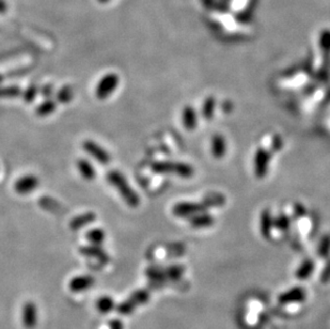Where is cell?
<instances>
[{
    "label": "cell",
    "instance_id": "ffe728a7",
    "mask_svg": "<svg viewBox=\"0 0 330 329\" xmlns=\"http://www.w3.org/2000/svg\"><path fill=\"white\" fill-rule=\"evenodd\" d=\"M227 151L226 141L223 136L215 135L212 139V153L216 158H223Z\"/></svg>",
    "mask_w": 330,
    "mask_h": 329
},
{
    "label": "cell",
    "instance_id": "6da1fadb",
    "mask_svg": "<svg viewBox=\"0 0 330 329\" xmlns=\"http://www.w3.org/2000/svg\"><path fill=\"white\" fill-rule=\"evenodd\" d=\"M106 179L109 184H112L117 189L120 196L123 198V200L130 208H137L140 204V198L138 193L131 188L125 177L120 171H118V170H110L106 176Z\"/></svg>",
    "mask_w": 330,
    "mask_h": 329
},
{
    "label": "cell",
    "instance_id": "9c48e42d",
    "mask_svg": "<svg viewBox=\"0 0 330 329\" xmlns=\"http://www.w3.org/2000/svg\"><path fill=\"white\" fill-rule=\"evenodd\" d=\"M305 298H307V293H305V291L301 287H295L281 294L278 297V301L281 304L299 303L304 301Z\"/></svg>",
    "mask_w": 330,
    "mask_h": 329
},
{
    "label": "cell",
    "instance_id": "2e32d148",
    "mask_svg": "<svg viewBox=\"0 0 330 329\" xmlns=\"http://www.w3.org/2000/svg\"><path fill=\"white\" fill-rule=\"evenodd\" d=\"M214 222V217L205 212L195 214L192 217H190V224L194 228H209L213 226Z\"/></svg>",
    "mask_w": 330,
    "mask_h": 329
},
{
    "label": "cell",
    "instance_id": "e0dca14e",
    "mask_svg": "<svg viewBox=\"0 0 330 329\" xmlns=\"http://www.w3.org/2000/svg\"><path fill=\"white\" fill-rule=\"evenodd\" d=\"M182 121L183 125L188 130H192L193 128H195V126H197V115H195V112L193 111L192 107L187 106L183 109Z\"/></svg>",
    "mask_w": 330,
    "mask_h": 329
},
{
    "label": "cell",
    "instance_id": "f1b7e54d",
    "mask_svg": "<svg viewBox=\"0 0 330 329\" xmlns=\"http://www.w3.org/2000/svg\"><path fill=\"white\" fill-rule=\"evenodd\" d=\"M317 253L321 258H328L329 254H330V234L325 235L320 244H319V247H317Z\"/></svg>",
    "mask_w": 330,
    "mask_h": 329
},
{
    "label": "cell",
    "instance_id": "d4e9b609",
    "mask_svg": "<svg viewBox=\"0 0 330 329\" xmlns=\"http://www.w3.org/2000/svg\"><path fill=\"white\" fill-rule=\"evenodd\" d=\"M21 94V90L17 86L0 87V99H15Z\"/></svg>",
    "mask_w": 330,
    "mask_h": 329
},
{
    "label": "cell",
    "instance_id": "5bb4252c",
    "mask_svg": "<svg viewBox=\"0 0 330 329\" xmlns=\"http://www.w3.org/2000/svg\"><path fill=\"white\" fill-rule=\"evenodd\" d=\"M79 251L81 254L85 255V257L96 258L97 260H100L104 263H107L109 261V255L100 246H96V245L84 246V247H80Z\"/></svg>",
    "mask_w": 330,
    "mask_h": 329
},
{
    "label": "cell",
    "instance_id": "603a6c76",
    "mask_svg": "<svg viewBox=\"0 0 330 329\" xmlns=\"http://www.w3.org/2000/svg\"><path fill=\"white\" fill-rule=\"evenodd\" d=\"M96 308L97 311L103 314L112 312L115 308V300L110 296H102L96 301Z\"/></svg>",
    "mask_w": 330,
    "mask_h": 329
},
{
    "label": "cell",
    "instance_id": "52a82bcc",
    "mask_svg": "<svg viewBox=\"0 0 330 329\" xmlns=\"http://www.w3.org/2000/svg\"><path fill=\"white\" fill-rule=\"evenodd\" d=\"M206 208L203 203L197 202H179L173 206V214L177 217H192L195 214L205 212Z\"/></svg>",
    "mask_w": 330,
    "mask_h": 329
},
{
    "label": "cell",
    "instance_id": "cb8c5ba5",
    "mask_svg": "<svg viewBox=\"0 0 330 329\" xmlns=\"http://www.w3.org/2000/svg\"><path fill=\"white\" fill-rule=\"evenodd\" d=\"M74 97V90L71 86H63L57 93V101L61 104L70 103Z\"/></svg>",
    "mask_w": 330,
    "mask_h": 329
},
{
    "label": "cell",
    "instance_id": "d6a6232c",
    "mask_svg": "<svg viewBox=\"0 0 330 329\" xmlns=\"http://www.w3.org/2000/svg\"><path fill=\"white\" fill-rule=\"evenodd\" d=\"M321 282H323L325 284L330 282V259H328V261L326 262L324 269L321 273Z\"/></svg>",
    "mask_w": 330,
    "mask_h": 329
},
{
    "label": "cell",
    "instance_id": "f546056e",
    "mask_svg": "<svg viewBox=\"0 0 330 329\" xmlns=\"http://www.w3.org/2000/svg\"><path fill=\"white\" fill-rule=\"evenodd\" d=\"M273 228L280 230L281 232H287L290 228V219L289 216H279L274 219V226Z\"/></svg>",
    "mask_w": 330,
    "mask_h": 329
},
{
    "label": "cell",
    "instance_id": "d590c367",
    "mask_svg": "<svg viewBox=\"0 0 330 329\" xmlns=\"http://www.w3.org/2000/svg\"><path fill=\"white\" fill-rule=\"evenodd\" d=\"M8 11V4L5 0H0V14H5Z\"/></svg>",
    "mask_w": 330,
    "mask_h": 329
},
{
    "label": "cell",
    "instance_id": "8d00e7d4",
    "mask_svg": "<svg viewBox=\"0 0 330 329\" xmlns=\"http://www.w3.org/2000/svg\"><path fill=\"white\" fill-rule=\"evenodd\" d=\"M97 2L101 3V4H107L109 2V0H97Z\"/></svg>",
    "mask_w": 330,
    "mask_h": 329
},
{
    "label": "cell",
    "instance_id": "4316f807",
    "mask_svg": "<svg viewBox=\"0 0 330 329\" xmlns=\"http://www.w3.org/2000/svg\"><path fill=\"white\" fill-rule=\"evenodd\" d=\"M146 276H148L149 279H151L152 281H157V282H163L166 278L165 275V270L160 269V267H150V269L146 270L145 272Z\"/></svg>",
    "mask_w": 330,
    "mask_h": 329
},
{
    "label": "cell",
    "instance_id": "30bf717a",
    "mask_svg": "<svg viewBox=\"0 0 330 329\" xmlns=\"http://www.w3.org/2000/svg\"><path fill=\"white\" fill-rule=\"evenodd\" d=\"M21 322L27 329H33L38 323V308L35 303L27 302L21 310Z\"/></svg>",
    "mask_w": 330,
    "mask_h": 329
},
{
    "label": "cell",
    "instance_id": "e575fe53",
    "mask_svg": "<svg viewBox=\"0 0 330 329\" xmlns=\"http://www.w3.org/2000/svg\"><path fill=\"white\" fill-rule=\"evenodd\" d=\"M110 329H123V324L121 321H113L110 323Z\"/></svg>",
    "mask_w": 330,
    "mask_h": 329
},
{
    "label": "cell",
    "instance_id": "277c9868",
    "mask_svg": "<svg viewBox=\"0 0 330 329\" xmlns=\"http://www.w3.org/2000/svg\"><path fill=\"white\" fill-rule=\"evenodd\" d=\"M150 299V293L146 290H139L133 293L131 296L119 306V312L122 314H129L136 307L148 302Z\"/></svg>",
    "mask_w": 330,
    "mask_h": 329
},
{
    "label": "cell",
    "instance_id": "8fae6325",
    "mask_svg": "<svg viewBox=\"0 0 330 329\" xmlns=\"http://www.w3.org/2000/svg\"><path fill=\"white\" fill-rule=\"evenodd\" d=\"M95 282V279L90 275H80L71 279L69 288L72 292H81L91 288Z\"/></svg>",
    "mask_w": 330,
    "mask_h": 329
},
{
    "label": "cell",
    "instance_id": "44dd1931",
    "mask_svg": "<svg viewBox=\"0 0 330 329\" xmlns=\"http://www.w3.org/2000/svg\"><path fill=\"white\" fill-rule=\"evenodd\" d=\"M57 109V103L56 101L48 99L45 100L43 103H41L38 107L35 108V114L38 117H47L52 115Z\"/></svg>",
    "mask_w": 330,
    "mask_h": 329
},
{
    "label": "cell",
    "instance_id": "9a60e30c",
    "mask_svg": "<svg viewBox=\"0 0 330 329\" xmlns=\"http://www.w3.org/2000/svg\"><path fill=\"white\" fill-rule=\"evenodd\" d=\"M273 226H274V219L268 210H265L261 214V219H260V229H261V233L265 238H270L272 236V231H273Z\"/></svg>",
    "mask_w": 330,
    "mask_h": 329
},
{
    "label": "cell",
    "instance_id": "ac0fdd59",
    "mask_svg": "<svg viewBox=\"0 0 330 329\" xmlns=\"http://www.w3.org/2000/svg\"><path fill=\"white\" fill-rule=\"evenodd\" d=\"M315 269V264L312 260L308 259V260H304L300 265L298 269L296 270L295 273V277L299 280H307L311 277V275L313 274Z\"/></svg>",
    "mask_w": 330,
    "mask_h": 329
},
{
    "label": "cell",
    "instance_id": "836d02e7",
    "mask_svg": "<svg viewBox=\"0 0 330 329\" xmlns=\"http://www.w3.org/2000/svg\"><path fill=\"white\" fill-rule=\"evenodd\" d=\"M271 147H272V150L274 152L280 151L281 148H282V139H281V137L274 136L272 138V141H271Z\"/></svg>",
    "mask_w": 330,
    "mask_h": 329
},
{
    "label": "cell",
    "instance_id": "7a4b0ae2",
    "mask_svg": "<svg viewBox=\"0 0 330 329\" xmlns=\"http://www.w3.org/2000/svg\"><path fill=\"white\" fill-rule=\"evenodd\" d=\"M152 169L157 173L175 174L181 178H191L193 176V168L185 163L156 162L152 165Z\"/></svg>",
    "mask_w": 330,
    "mask_h": 329
},
{
    "label": "cell",
    "instance_id": "7c38bea8",
    "mask_svg": "<svg viewBox=\"0 0 330 329\" xmlns=\"http://www.w3.org/2000/svg\"><path fill=\"white\" fill-rule=\"evenodd\" d=\"M96 221V215L93 212H87L83 213L77 217H74L71 219L70 222V228L73 231H77L82 229L83 227L88 226Z\"/></svg>",
    "mask_w": 330,
    "mask_h": 329
},
{
    "label": "cell",
    "instance_id": "5b68a950",
    "mask_svg": "<svg viewBox=\"0 0 330 329\" xmlns=\"http://www.w3.org/2000/svg\"><path fill=\"white\" fill-rule=\"evenodd\" d=\"M82 149L91 157H93L96 162L101 163L102 165H107L110 162V160H112L110 154L102 147V145L93 140H84L82 142Z\"/></svg>",
    "mask_w": 330,
    "mask_h": 329
},
{
    "label": "cell",
    "instance_id": "8992f818",
    "mask_svg": "<svg viewBox=\"0 0 330 329\" xmlns=\"http://www.w3.org/2000/svg\"><path fill=\"white\" fill-rule=\"evenodd\" d=\"M40 180L34 174H26L23 176L16 180L14 184V190L16 193L25 196L33 192L36 188L39 187Z\"/></svg>",
    "mask_w": 330,
    "mask_h": 329
},
{
    "label": "cell",
    "instance_id": "3957f363",
    "mask_svg": "<svg viewBox=\"0 0 330 329\" xmlns=\"http://www.w3.org/2000/svg\"><path fill=\"white\" fill-rule=\"evenodd\" d=\"M120 83V77L116 73H108L105 74L96 84L95 88V95L99 100L105 101L109 99V96L112 95L118 88Z\"/></svg>",
    "mask_w": 330,
    "mask_h": 329
},
{
    "label": "cell",
    "instance_id": "4dcf8cb0",
    "mask_svg": "<svg viewBox=\"0 0 330 329\" xmlns=\"http://www.w3.org/2000/svg\"><path fill=\"white\" fill-rule=\"evenodd\" d=\"M320 46L324 55H330V31L326 30L322 32L321 39H320Z\"/></svg>",
    "mask_w": 330,
    "mask_h": 329
},
{
    "label": "cell",
    "instance_id": "7402d4cb",
    "mask_svg": "<svg viewBox=\"0 0 330 329\" xmlns=\"http://www.w3.org/2000/svg\"><path fill=\"white\" fill-rule=\"evenodd\" d=\"M203 205L205 208H211V206H222L226 203V198L222 193L211 192L203 199Z\"/></svg>",
    "mask_w": 330,
    "mask_h": 329
},
{
    "label": "cell",
    "instance_id": "1f68e13d",
    "mask_svg": "<svg viewBox=\"0 0 330 329\" xmlns=\"http://www.w3.org/2000/svg\"><path fill=\"white\" fill-rule=\"evenodd\" d=\"M38 91H39L38 87H36L35 84H31V86H29L25 91L23 92V100L26 103H32L35 100L36 95H38Z\"/></svg>",
    "mask_w": 330,
    "mask_h": 329
},
{
    "label": "cell",
    "instance_id": "484cf974",
    "mask_svg": "<svg viewBox=\"0 0 330 329\" xmlns=\"http://www.w3.org/2000/svg\"><path fill=\"white\" fill-rule=\"evenodd\" d=\"M215 106H216V102H215L214 97H212V96L207 97L202 106V116L206 120H210L213 118L214 112H215Z\"/></svg>",
    "mask_w": 330,
    "mask_h": 329
},
{
    "label": "cell",
    "instance_id": "83f0119b",
    "mask_svg": "<svg viewBox=\"0 0 330 329\" xmlns=\"http://www.w3.org/2000/svg\"><path fill=\"white\" fill-rule=\"evenodd\" d=\"M184 271L185 269L182 265H172L165 270V275L167 279L179 280L182 277V275L184 274Z\"/></svg>",
    "mask_w": 330,
    "mask_h": 329
},
{
    "label": "cell",
    "instance_id": "4fadbf2b",
    "mask_svg": "<svg viewBox=\"0 0 330 329\" xmlns=\"http://www.w3.org/2000/svg\"><path fill=\"white\" fill-rule=\"evenodd\" d=\"M76 165L81 178H83L85 181H92L96 178L95 167L90 163L89 160H87V158H79Z\"/></svg>",
    "mask_w": 330,
    "mask_h": 329
},
{
    "label": "cell",
    "instance_id": "d6986e66",
    "mask_svg": "<svg viewBox=\"0 0 330 329\" xmlns=\"http://www.w3.org/2000/svg\"><path fill=\"white\" fill-rule=\"evenodd\" d=\"M85 237L91 243V245L101 246L106 238V232L102 228H93L88 231Z\"/></svg>",
    "mask_w": 330,
    "mask_h": 329
},
{
    "label": "cell",
    "instance_id": "ba28073f",
    "mask_svg": "<svg viewBox=\"0 0 330 329\" xmlns=\"http://www.w3.org/2000/svg\"><path fill=\"white\" fill-rule=\"evenodd\" d=\"M271 161V154L264 148H259L254 155V173L259 179H262L266 176L268 165Z\"/></svg>",
    "mask_w": 330,
    "mask_h": 329
}]
</instances>
